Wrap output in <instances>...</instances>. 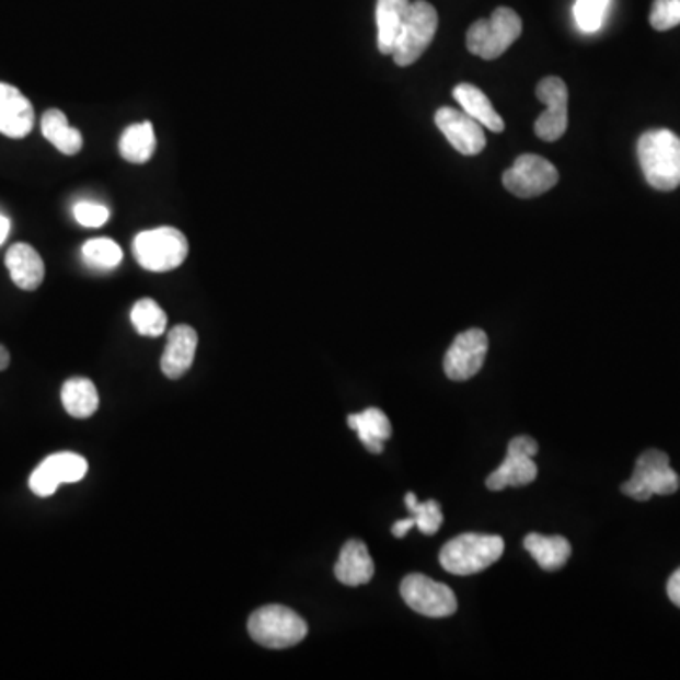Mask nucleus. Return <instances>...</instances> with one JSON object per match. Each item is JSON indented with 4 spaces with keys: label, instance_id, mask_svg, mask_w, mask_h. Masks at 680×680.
<instances>
[{
    "label": "nucleus",
    "instance_id": "f257e3e1",
    "mask_svg": "<svg viewBox=\"0 0 680 680\" xmlns=\"http://www.w3.org/2000/svg\"><path fill=\"white\" fill-rule=\"evenodd\" d=\"M637 155L654 189L673 192L680 186V138L673 131L656 129L641 135Z\"/></svg>",
    "mask_w": 680,
    "mask_h": 680
},
{
    "label": "nucleus",
    "instance_id": "f03ea898",
    "mask_svg": "<svg viewBox=\"0 0 680 680\" xmlns=\"http://www.w3.org/2000/svg\"><path fill=\"white\" fill-rule=\"evenodd\" d=\"M503 550L505 543L499 535L463 533L440 549L439 562L448 573L469 577L494 565L503 556Z\"/></svg>",
    "mask_w": 680,
    "mask_h": 680
},
{
    "label": "nucleus",
    "instance_id": "7ed1b4c3",
    "mask_svg": "<svg viewBox=\"0 0 680 680\" xmlns=\"http://www.w3.org/2000/svg\"><path fill=\"white\" fill-rule=\"evenodd\" d=\"M247 632L257 645L283 650L299 645L307 637L309 625L288 607L267 604L250 616Z\"/></svg>",
    "mask_w": 680,
    "mask_h": 680
},
{
    "label": "nucleus",
    "instance_id": "20e7f679",
    "mask_svg": "<svg viewBox=\"0 0 680 680\" xmlns=\"http://www.w3.org/2000/svg\"><path fill=\"white\" fill-rule=\"evenodd\" d=\"M189 244L186 234L174 227H158L142 231L132 242V254L138 265L151 273H166L186 262Z\"/></svg>",
    "mask_w": 680,
    "mask_h": 680
},
{
    "label": "nucleus",
    "instance_id": "39448f33",
    "mask_svg": "<svg viewBox=\"0 0 680 680\" xmlns=\"http://www.w3.org/2000/svg\"><path fill=\"white\" fill-rule=\"evenodd\" d=\"M522 35V20L510 8H497L488 20L474 21L468 31V49L486 61L502 57Z\"/></svg>",
    "mask_w": 680,
    "mask_h": 680
},
{
    "label": "nucleus",
    "instance_id": "423d86ee",
    "mask_svg": "<svg viewBox=\"0 0 680 680\" xmlns=\"http://www.w3.org/2000/svg\"><path fill=\"white\" fill-rule=\"evenodd\" d=\"M679 488V474L669 465V456L653 448L641 453L632 479L620 486V492L635 502H648L653 495H673Z\"/></svg>",
    "mask_w": 680,
    "mask_h": 680
},
{
    "label": "nucleus",
    "instance_id": "0eeeda50",
    "mask_svg": "<svg viewBox=\"0 0 680 680\" xmlns=\"http://www.w3.org/2000/svg\"><path fill=\"white\" fill-rule=\"evenodd\" d=\"M439 28V14L426 0H414L393 51L399 67H411L426 54Z\"/></svg>",
    "mask_w": 680,
    "mask_h": 680
},
{
    "label": "nucleus",
    "instance_id": "6e6552de",
    "mask_svg": "<svg viewBox=\"0 0 680 680\" xmlns=\"http://www.w3.org/2000/svg\"><path fill=\"white\" fill-rule=\"evenodd\" d=\"M401 598L414 612L429 619H447L458 611V599L452 588L422 573L403 578Z\"/></svg>",
    "mask_w": 680,
    "mask_h": 680
},
{
    "label": "nucleus",
    "instance_id": "1a4fd4ad",
    "mask_svg": "<svg viewBox=\"0 0 680 680\" xmlns=\"http://www.w3.org/2000/svg\"><path fill=\"white\" fill-rule=\"evenodd\" d=\"M539 452V445L533 437L520 435L510 440L507 456L499 468L489 474L486 486L492 492H502L505 488H522L535 481L537 463L533 456Z\"/></svg>",
    "mask_w": 680,
    "mask_h": 680
},
{
    "label": "nucleus",
    "instance_id": "9d476101",
    "mask_svg": "<svg viewBox=\"0 0 680 680\" xmlns=\"http://www.w3.org/2000/svg\"><path fill=\"white\" fill-rule=\"evenodd\" d=\"M560 172L549 159L523 153L516 159L515 165L503 174V186L520 199H533L556 186Z\"/></svg>",
    "mask_w": 680,
    "mask_h": 680
},
{
    "label": "nucleus",
    "instance_id": "9b49d317",
    "mask_svg": "<svg viewBox=\"0 0 680 680\" xmlns=\"http://www.w3.org/2000/svg\"><path fill=\"white\" fill-rule=\"evenodd\" d=\"M537 99L546 106V111L537 117L535 135L544 142H554L564 137L569 125L567 103L569 91L562 78L549 76L537 85Z\"/></svg>",
    "mask_w": 680,
    "mask_h": 680
},
{
    "label": "nucleus",
    "instance_id": "f8f14e48",
    "mask_svg": "<svg viewBox=\"0 0 680 680\" xmlns=\"http://www.w3.org/2000/svg\"><path fill=\"white\" fill-rule=\"evenodd\" d=\"M488 354V335L482 330H468L453 338L445 356V372L453 382H465L479 374Z\"/></svg>",
    "mask_w": 680,
    "mask_h": 680
},
{
    "label": "nucleus",
    "instance_id": "ddd939ff",
    "mask_svg": "<svg viewBox=\"0 0 680 680\" xmlns=\"http://www.w3.org/2000/svg\"><path fill=\"white\" fill-rule=\"evenodd\" d=\"M88 473V461L82 456L72 452L54 453L31 474L28 486L38 497H49L57 492L61 484H72L82 481Z\"/></svg>",
    "mask_w": 680,
    "mask_h": 680
},
{
    "label": "nucleus",
    "instance_id": "4468645a",
    "mask_svg": "<svg viewBox=\"0 0 680 680\" xmlns=\"http://www.w3.org/2000/svg\"><path fill=\"white\" fill-rule=\"evenodd\" d=\"M435 124L461 155H479L486 148L484 127L463 111L442 106L435 114Z\"/></svg>",
    "mask_w": 680,
    "mask_h": 680
},
{
    "label": "nucleus",
    "instance_id": "2eb2a0df",
    "mask_svg": "<svg viewBox=\"0 0 680 680\" xmlns=\"http://www.w3.org/2000/svg\"><path fill=\"white\" fill-rule=\"evenodd\" d=\"M35 127V108L18 88L0 82V132L8 138L27 137Z\"/></svg>",
    "mask_w": 680,
    "mask_h": 680
},
{
    "label": "nucleus",
    "instance_id": "dca6fc26",
    "mask_svg": "<svg viewBox=\"0 0 680 680\" xmlns=\"http://www.w3.org/2000/svg\"><path fill=\"white\" fill-rule=\"evenodd\" d=\"M199 344V335L192 325H176L169 331L165 351L161 358V371L171 380H178L192 369L195 351Z\"/></svg>",
    "mask_w": 680,
    "mask_h": 680
},
{
    "label": "nucleus",
    "instance_id": "f3484780",
    "mask_svg": "<svg viewBox=\"0 0 680 680\" xmlns=\"http://www.w3.org/2000/svg\"><path fill=\"white\" fill-rule=\"evenodd\" d=\"M335 577L344 586H364L374 577V562L364 541L351 539L344 544L335 564Z\"/></svg>",
    "mask_w": 680,
    "mask_h": 680
},
{
    "label": "nucleus",
    "instance_id": "a211bd4d",
    "mask_svg": "<svg viewBox=\"0 0 680 680\" xmlns=\"http://www.w3.org/2000/svg\"><path fill=\"white\" fill-rule=\"evenodd\" d=\"M7 268L15 286L25 291H35L41 288L46 276V267L41 254L31 244L18 242L7 252Z\"/></svg>",
    "mask_w": 680,
    "mask_h": 680
},
{
    "label": "nucleus",
    "instance_id": "6ab92c4d",
    "mask_svg": "<svg viewBox=\"0 0 680 680\" xmlns=\"http://www.w3.org/2000/svg\"><path fill=\"white\" fill-rule=\"evenodd\" d=\"M411 0H377L378 49L393 56L401 28L411 10Z\"/></svg>",
    "mask_w": 680,
    "mask_h": 680
},
{
    "label": "nucleus",
    "instance_id": "aec40b11",
    "mask_svg": "<svg viewBox=\"0 0 680 680\" xmlns=\"http://www.w3.org/2000/svg\"><path fill=\"white\" fill-rule=\"evenodd\" d=\"M453 99L461 104V108L465 114L476 119L482 127H486L489 131H505V122L499 116V112L495 111L494 104L489 103L488 96L484 95V91L479 90L473 83H460L453 88Z\"/></svg>",
    "mask_w": 680,
    "mask_h": 680
},
{
    "label": "nucleus",
    "instance_id": "412c9836",
    "mask_svg": "<svg viewBox=\"0 0 680 680\" xmlns=\"http://www.w3.org/2000/svg\"><path fill=\"white\" fill-rule=\"evenodd\" d=\"M348 426L358 431L359 440L371 453L384 452V442L392 437V424L380 408L351 414L348 416Z\"/></svg>",
    "mask_w": 680,
    "mask_h": 680
},
{
    "label": "nucleus",
    "instance_id": "4be33fe9",
    "mask_svg": "<svg viewBox=\"0 0 680 680\" xmlns=\"http://www.w3.org/2000/svg\"><path fill=\"white\" fill-rule=\"evenodd\" d=\"M523 549L528 550L539 567L544 570L562 569L569 562L570 543L562 535L544 537L529 533L523 539Z\"/></svg>",
    "mask_w": 680,
    "mask_h": 680
},
{
    "label": "nucleus",
    "instance_id": "5701e85b",
    "mask_svg": "<svg viewBox=\"0 0 680 680\" xmlns=\"http://www.w3.org/2000/svg\"><path fill=\"white\" fill-rule=\"evenodd\" d=\"M42 135L65 155H76L82 150V132L70 127L67 116L57 108H51L42 116Z\"/></svg>",
    "mask_w": 680,
    "mask_h": 680
},
{
    "label": "nucleus",
    "instance_id": "b1692460",
    "mask_svg": "<svg viewBox=\"0 0 680 680\" xmlns=\"http://www.w3.org/2000/svg\"><path fill=\"white\" fill-rule=\"evenodd\" d=\"M65 411L74 418H90L99 408V393L90 378H70L61 390Z\"/></svg>",
    "mask_w": 680,
    "mask_h": 680
},
{
    "label": "nucleus",
    "instance_id": "393cba45",
    "mask_svg": "<svg viewBox=\"0 0 680 680\" xmlns=\"http://www.w3.org/2000/svg\"><path fill=\"white\" fill-rule=\"evenodd\" d=\"M155 151V132L150 122L132 124L119 137V153L125 161L142 165Z\"/></svg>",
    "mask_w": 680,
    "mask_h": 680
},
{
    "label": "nucleus",
    "instance_id": "a878e982",
    "mask_svg": "<svg viewBox=\"0 0 680 680\" xmlns=\"http://www.w3.org/2000/svg\"><path fill=\"white\" fill-rule=\"evenodd\" d=\"M131 322L142 337H161L166 330L165 310L153 299H140L131 310Z\"/></svg>",
    "mask_w": 680,
    "mask_h": 680
},
{
    "label": "nucleus",
    "instance_id": "bb28decb",
    "mask_svg": "<svg viewBox=\"0 0 680 680\" xmlns=\"http://www.w3.org/2000/svg\"><path fill=\"white\" fill-rule=\"evenodd\" d=\"M83 260L95 268H116L124 252L112 239H91L82 247Z\"/></svg>",
    "mask_w": 680,
    "mask_h": 680
},
{
    "label": "nucleus",
    "instance_id": "cd10ccee",
    "mask_svg": "<svg viewBox=\"0 0 680 680\" xmlns=\"http://www.w3.org/2000/svg\"><path fill=\"white\" fill-rule=\"evenodd\" d=\"M406 509L413 512L414 522L416 528L424 533V535H435L442 526V510H440L439 503L435 499H429L426 503H418L416 495L413 492H408L405 495Z\"/></svg>",
    "mask_w": 680,
    "mask_h": 680
},
{
    "label": "nucleus",
    "instance_id": "c85d7f7f",
    "mask_svg": "<svg viewBox=\"0 0 680 680\" xmlns=\"http://www.w3.org/2000/svg\"><path fill=\"white\" fill-rule=\"evenodd\" d=\"M611 0H577L573 14L578 28L583 33H598L603 27L604 15L609 10Z\"/></svg>",
    "mask_w": 680,
    "mask_h": 680
},
{
    "label": "nucleus",
    "instance_id": "c756f323",
    "mask_svg": "<svg viewBox=\"0 0 680 680\" xmlns=\"http://www.w3.org/2000/svg\"><path fill=\"white\" fill-rule=\"evenodd\" d=\"M650 25L656 31H669L680 25V0H654Z\"/></svg>",
    "mask_w": 680,
    "mask_h": 680
},
{
    "label": "nucleus",
    "instance_id": "7c9ffc66",
    "mask_svg": "<svg viewBox=\"0 0 680 680\" xmlns=\"http://www.w3.org/2000/svg\"><path fill=\"white\" fill-rule=\"evenodd\" d=\"M74 218L83 227H103L106 221L111 220V212L103 205L82 200L74 207Z\"/></svg>",
    "mask_w": 680,
    "mask_h": 680
},
{
    "label": "nucleus",
    "instance_id": "2f4dec72",
    "mask_svg": "<svg viewBox=\"0 0 680 680\" xmlns=\"http://www.w3.org/2000/svg\"><path fill=\"white\" fill-rule=\"evenodd\" d=\"M667 596L680 609V567L667 580Z\"/></svg>",
    "mask_w": 680,
    "mask_h": 680
},
{
    "label": "nucleus",
    "instance_id": "473e14b6",
    "mask_svg": "<svg viewBox=\"0 0 680 680\" xmlns=\"http://www.w3.org/2000/svg\"><path fill=\"white\" fill-rule=\"evenodd\" d=\"M416 526L414 522V518H405V520H399L397 523H393L392 533L397 537V539H403V537L411 531V529Z\"/></svg>",
    "mask_w": 680,
    "mask_h": 680
},
{
    "label": "nucleus",
    "instance_id": "72a5a7b5",
    "mask_svg": "<svg viewBox=\"0 0 680 680\" xmlns=\"http://www.w3.org/2000/svg\"><path fill=\"white\" fill-rule=\"evenodd\" d=\"M8 233H10V220L0 214V244L7 241Z\"/></svg>",
    "mask_w": 680,
    "mask_h": 680
},
{
    "label": "nucleus",
    "instance_id": "f704fd0d",
    "mask_svg": "<svg viewBox=\"0 0 680 680\" xmlns=\"http://www.w3.org/2000/svg\"><path fill=\"white\" fill-rule=\"evenodd\" d=\"M8 365H10V351L4 346H0V371H4Z\"/></svg>",
    "mask_w": 680,
    "mask_h": 680
}]
</instances>
